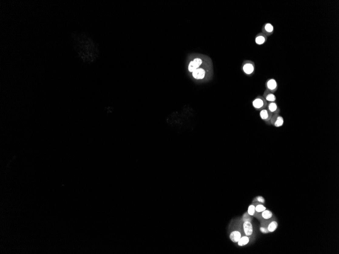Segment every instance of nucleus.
<instances>
[{
	"instance_id": "nucleus-1",
	"label": "nucleus",
	"mask_w": 339,
	"mask_h": 254,
	"mask_svg": "<svg viewBox=\"0 0 339 254\" xmlns=\"http://www.w3.org/2000/svg\"><path fill=\"white\" fill-rule=\"evenodd\" d=\"M79 55L87 62H93L99 55L98 47L93 41L86 37L80 38L79 44Z\"/></svg>"
},
{
	"instance_id": "nucleus-16",
	"label": "nucleus",
	"mask_w": 339,
	"mask_h": 254,
	"mask_svg": "<svg viewBox=\"0 0 339 254\" xmlns=\"http://www.w3.org/2000/svg\"><path fill=\"white\" fill-rule=\"evenodd\" d=\"M278 226V224L277 222L276 221H273L271 222V223H270L268 225L266 228L268 229V231L269 232H273L275 231L277 229Z\"/></svg>"
},
{
	"instance_id": "nucleus-8",
	"label": "nucleus",
	"mask_w": 339,
	"mask_h": 254,
	"mask_svg": "<svg viewBox=\"0 0 339 254\" xmlns=\"http://www.w3.org/2000/svg\"><path fill=\"white\" fill-rule=\"evenodd\" d=\"M274 32V27L271 23H266L263 25L262 28V33L266 36H269L272 34Z\"/></svg>"
},
{
	"instance_id": "nucleus-2",
	"label": "nucleus",
	"mask_w": 339,
	"mask_h": 254,
	"mask_svg": "<svg viewBox=\"0 0 339 254\" xmlns=\"http://www.w3.org/2000/svg\"><path fill=\"white\" fill-rule=\"evenodd\" d=\"M212 69V61L210 58H209L203 65L192 73V77L197 80H203L206 79L208 76L210 75L213 71Z\"/></svg>"
},
{
	"instance_id": "nucleus-3",
	"label": "nucleus",
	"mask_w": 339,
	"mask_h": 254,
	"mask_svg": "<svg viewBox=\"0 0 339 254\" xmlns=\"http://www.w3.org/2000/svg\"><path fill=\"white\" fill-rule=\"evenodd\" d=\"M209 58L207 56L202 54H197L194 55L188 64V70L189 72L192 73L195 70L200 68L209 59Z\"/></svg>"
},
{
	"instance_id": "nucleus-9",
	"label": "nucleus",
	"mask_w": 339,
	"mask_h": 254,
	"mask_svg": "<svg viewBox=\"0 0 339 254\" xmlns=\"http://www.w3.org/2000/svg\"><path fill=\"white\" fill-rule=\"evenodd\" d=\"M273 114L271 113L269 110L264 109L261 110L260 112V116L262 119L266 121H269L271 120Z\"/></svg>"
},
{
	"instance_id": "nucleus-10",
	"label": "nucleus",
	"mask_w": 339,
	"mask_h": 254,
	"mask_svg": "<svg viewBox=\"0 0 339 254\" xmlns=\"http://www.w3.org/2000/svg\"><path fill=\"white\" fill-rule=\"evenodd\" d=\"M266 88L272 92H276L277 89V83L275 79H270L266 81Z\"/></svg>"
},
{
	"instance_id": "nucleus-11",
	"label": "nucleus",
	"mask_w": 339,
	"mask_h": 254,
	"mask_svg": "<svg viewBox=\"0 0 339 254\" xmlns=\"http://www.w3.org/2000/svg\"><path fill=\"white\" fill-rule=\"evenodd\" d=\"M242 236L241 231L239 230H234L232 231L229 234V239L233 242L236 243L238 242L240 238Z\"/></svg>"
},
{
	"instance_id": "nucleus-6",
	"label": "nucleus",
	"mask_w": 339,
	"mask_h": 254,
	"mask_svg": "<svg viewBox=\"0 0 339 254\" xmlns=\"http://www.w3.org/2000/svg\"><path fill=\"white\" fill-rule=\"evenodd\" d=\"M270 121H271V123L274 124L276 127H280L284 123L283 118L280 116H279L278 114H274Z\"/></svg>"
},
{
	"instance_id": "nucleus-7",
	"label": "nucleus",
	"mask_w": 339,
	"mask_h": 254,
	"mask_svg": "<svg viewBox=\"0 0 339 254\" xmlns=\"http://www.w3.org/2000/svg\"><path fill=\"white\" fill-rule=\"evenodd\" d=\"M243 229L245 235L250 236L253 232V224L250 221H244L243 224Z\"/></svg>"
},
{
	"instance_id": "nucleus-20",
	"label": "nucleus",
	"mask_w": 339,
	"mask_h": 254,
	"mask_svg": "<svg viewBox=\"0 0 339 254\" xmlns=\"http://www.w3.org/2000/svg\"><path fill=\"white\" fill-rule=\"evenodd\" d=\"M249 216H250L248 215V213L247 212L246 214H245L243 216V218L244 221H250L251 222V218H250Z\"/></svg>"
},
{
	"instance_id": "nucleus-18",
	"label": "nucleus",
	"mask_w": 339,
	"mask_h": 254,
	"mask_svg": "<svg viewBox=\"0 0 339 254\" xmlns=\"http://www.w3.org/2000/svg\"><path fill=\"white\" fill-rule=\"evenodd\" d=\"M256 212V205L253 204V205H250L247 210V213L248 215H249L250 216H253L254 215Z\"/></svg>"
},
{
	"instance_id": "nucleus-4",
	"label": "nucleus",
	"mask_w": 339,
	"mask_h": 254,
	"mask_svg": "<svg viewBox=\"0 0 339 254\" xmlns=\"http://www.w3.org/2000/svg\"><path fill=\"white\" fill-rule=\"evenodd\" d=\"M242 69L245 74L250 75L254 73L255 65L252 61H245L242 64Z\"/></svg>"
},
{
	"instance_id": "nucleus-19",
	"label": "nucleus",
	"mask_w": 339,
	"mask_h": 254,
	"mask_svg": "<svg viewBox=\"0 0 339 254\" xmlns=\"http://www.w3.org/2000/svg\"><path fill=\"white\" fill-rule=\"evenodd\" d=\"M266 209V208L262 204L256 205V212L261 213Z\"/></svg>"
},
{
	"instance_id": "nucleus-17",
	"label": "nucleus",
	"mask_w": 339,
	"mask_h": 254,
	"mask_svg": "<svg viewBox=\"0 0 339 254\" xmlns=\"http://www.w3.org/2000/svg\"><path fill=\"white\" fill-rule=\"evenodd\" d=\"M262 213V217L265 220H268L271 219L273 216L272 212L269 210L268 209H266L265 211H263Z\"/></svg>"
},
{
	"instance_id": "nucleus-12",
	"label": "nucleus",
	"mask_w": 339,
	"mask_h": 254,
	"mask_svg": "<svg viewBox=\"0 0 339 254\" xmlns=\"http://www.w3.org/2000/svg\"><path fill=\"white\" fill-rule=\"evenodd\" d=\"M267 40V36L262 33H259L256 36L255 41L258 45H262L265 43Z\"/></svg>"
},
{
	"instance_id": "nucleus-22",
	"label": "nucleus",
	"mask_w": 339,
	"mask_h": 254,
	"mask_svg": "<svg viewBox=\"0 0 339 254\" xmlns=\"http://www.w3.org/2000/svg\"><path fill=\"white\" fill-rule=\"evenodd\" d=\"M260 230L262 233H265V234H266V233H268L269 232V231H268V229H267V228H266V227H260Z\"/></svg>"
},
{
	"instance_id": "nucleus-21",
	"label": "nucleus",
	"mask_w": 339,
	"mask_h": 254,
	"mask_svg": "<svg viewBox=\"0 0 339 254\" xmlns=\"http://www.w3.org/2000/svg\"><path fill=\"white\" fill-rule=\"evenodd\" d=\"M255 201L256 202H259L260 203H263L265 202V199H263V197L259 196H257L255 199Z\"/></svg>"
},
{
	"instance_id": "nucleus-14",
	"label": "nucleus",
	"mask_w": 339,
	"mask_h": 254,
	"mask_svg": "<svg viewBox=\"0 0 339 254\" xmlns=\"http://www.w3.org/2000/svg\"><path fill=\"white\" fill-rule=\"evenodd\" d=\"M268 109L273 114H278L280 112V110L278 108L277 104L275 102H270L268 105Z\"/></svg>"
},
{
	"instance_id": "nucleus-13",
	"label": "nucleus",
	"mask_w": 339,
	"mask_h": 254,
	"mask_svg": "<svg viewBox=\"0 0 339 254\" xmlns=\"http://www.w3.org/2000/svg\"><path fill=\"white\" fill-rule=\"evenodd\" d=\"M264 98L266 101L269 102H274L276 99L275 95L269 90H266L264 93Z\"/></svg>"
},
{
	"instance_id": "nucleus-15",
	"label": "nucleus",
	"mask_w": 339,
	"mask_h": 254,
	"mask_svg": "<svg viewBox=\"0 0 339 254\" xmlns=\"http://www.w3.org/2000/svg\"><path fill=\"white\" fill-rule=\"evenodd\" d=\"M249 241L250 239L249 236L245 235L244 236H242L240 238L238 242H237V243H238V245L239 246H243L247 245L249 243Z\"/></svg>"
},
{
	"instance_id": "nucleus-5",
	"label": "nucleus",
	"mask_w": 339,
	"mask_h": 254,
	"mask_svg": "<svg viewBox=\"0 0 339 254\" xmlns=\"http://www.w3.org/2000/svg\"><path fill=\"white\" fill-rule=\"evenodd\" d=\"M253 105L256 109L263 110L267 106L268 104L265 98L262 96H258L253 101Z\"/></svg>"
}]
</instances>
